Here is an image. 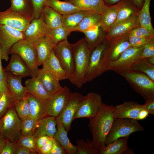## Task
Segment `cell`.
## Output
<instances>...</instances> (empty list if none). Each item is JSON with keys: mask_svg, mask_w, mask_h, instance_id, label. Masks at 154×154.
<instances>
[{"mask_svg": "<svg viewBox=\"0 0 154 154\" xmlns=\"http://www.w3.org/2000/svg\"><path fill=\"white\" fill-rule=\"evenodd\" d=\"M57 124L56 117H44L37 122L33 136L35 138L43 135L53 137L57 131Z\"/></svg>", "mask_w": 154, "mask_h": 154, "instance_id": "cb8c5ba5", "label": "cell"}, {"mask_svg": "<svg viewBox=\"0 0 154 154\" xmlns=\"http://www.w3.org/2000/svg\"><path fill=\"white\" fill-rule=\"evenodd\" d=\"M49 154H67L59 142L54 139L53 146Z\"/></svg>", "mask_w": 154, "mask_h": 154, "instance_id": "816d5d0a", "label": "cell"}, {"mask_svg": "<svg viewBox=\"0 0 154 154\" xmlns=\"http://www.w3.org/2000/svg\"><path fill=\"white\" fill-rule=\"evenodd\" d=\"M129 34L107 40L111 52V61L117 59L124 51L131 46L128 40Z\"/></svg>", "mask_w": 154, "mask_h": 154, "instance_id": "83f0119b", "label": "cell"}, {"mask_svg": "<svg viewBox=\"0 0 154 154\" xmlns=\"http://www.w3.org/2000/svg\"><path fill=\"white\" fill-rule=\"evenodd\" d=\"M31 116L37 122L44 117V104L45 101L27 93Z\"/></svg>", "mask_w": 154, "mask_h": 154, "instance_id": "d590c367", "label": "cell"}, {"mask_svg": "<svg viewBox=\"0 0 154 154\" xmlns=\"http://www.w3.org/2000/svg\"><path fill=\"white\" fill-rule=\"evenodd\" d=\"M74 55V72L69 79L79 88L83 84L84 77L89 62L91 51L88 46L84 38L72 44Z\"/></svg>", "mask_w": 154, "mask_h": 154, "instance_id": "3957f363", "label": "cell"}, {"mask_svg": "<svg viewBox=\"0 0 154 154\" xmlns=\"http://www.w3.org/2000/svg\"><path fill=\"white\" fill-rule=\"evenodd\" d=\"M77 150L76 154H99V149L87 138L85 141L82 139L76 140Z\"/></svg>", "mask_w": 154, "mask_h": 154, "instance_id": "7bdbcfd3", "label": "cell"}, {"mask_svg": "<svg viewBox=\"0 0 154 154\" xmlns=\"http://www.w3.org/2000/svg\"><path fill=\"white\" fill-rule=\"evenodd\" d=\"M24 39V31H21L5 25H0V46L2 59L7 61L9 51L17 41Z\"/></svg>", "mask_w": 154, "mask_h": 154, "instance_id": "8fae6325", "label": "cell"}, {"mask_svg": "<svg viewBox=\"0 0 154 154\" xmlns=\"http://www.w3.org/2000/svg\"><path fill=\"white\" fill-rule=\"evenodd\" d=\"M149 114L148 112L144 109L142 110L139 113L138 118V120H143L146 119L148 116Z\"/></svg>", "mask_w": 154, "mask_h": 154, "instance_id": "680465c9", "label": "cell"}, {"mask_svg": "<svg viewBox=\"0 0 154 154\" xmlns=\"http://www.w3.org/2000/svg\"><path fill=\"white\" fill-rule=\"evenodd\" d=\"M48 28L42 16L34 18L24 31V39L32 42L46 35Z\"/></svg>", "mask_w": 154, "mask_h": 154, "instance_id": "2e32d148", "label": "cell"}, {"mask_svg": "<svg viewBox=\"0 0 154 154\" xmlns=\"http://www.w3.org/2000/svg\"><path fill=\"white\" fill-rule=\"evenodd\" d=\"M151 1L144 0L143 5L139 11L138 19L141 26L154 32L150 12Z\"/></svg>", "mask_w": 154, "mask_h": 154, "instance_id": "74e56055", "label": "cell"}, {"mask_svg": "<svg viewBox=\"0 0 154 154\" xmlns=\"http://www.w3.org/2000/svg\"><path fill=\"white\" fill-rule=\"evenodd\" d=\"M101 96L98 94L89 92L83 96L73 118V120L80 118H87L90 119L97 113L102 103Z\"/></svg>", "mask_w": 154, "mask_h": 154, "instance_id": "ba28073f", "label": "cell"}, {"mask_svg": "<svg viewBox=\"0 0 154 154\" xmlns=\"http://www.w3.org/2000/svg\"><path fill=\"white\" fill-rule=\"evenodd\" d=\"M70 93L69 88L64 86L61 90L51 95L44 103V117L59 116L64 109Z\"/></svg>", "mask_w": 154, "mask_h": 154, "instance_id": "9c48e42d", "label": "cell"}, {"mask_svg": "<svg viewBox=\"0 0 154 154\" xmlns=\"http://www.w3.org/2000/svg\"><path fill=\"white\" fill-rule=\"evenodd\" d=\"M144 130L143 127L137 120L128 118H116L106 137L105 145L119 138L129 136L133 133Z\"/></svg>", "mask_w": 154, "mask_h": 154, "instance_id": "8992f818", "label": "cell"}, {"mask_svg": "<svg viewBox=\"0 0 154 154\" xmlns=\"http://www.w3.org/2000/svg\"><path fill=\"white\" fill-rule=\"evenodd\" d=\"M32 20L22 16L10 7L0 12V25H5L15 29L24 31Z\"/></svg>", "mask_w": 154, "mask_h": 154, "instance_id": "5bb4252c", "label": "cell"}, {"mask_svg": "<svg viewBox=\"0 0 154 154\" xmlns=\"http://www.w3.org/2000/svg\"><path fill=\"white\" fill-rule=\"evenodd\" d=\"M90 12H92L81 10L62 15V26L71 32V30L77 26Z\"/></svg>", "mask_w": 154, "mask_h": 154, "instance_id": "e575fe53", "label": "cell"}, {"mask_svg": "<svg viewBox=\"0 0 154 154\" xmlns=\"http://www.w3.org/2000/svg\"><path fill=\"white\" fill-rule=\"evenodd\" d=\"M121 1L112 5H106L101 13L100 25L105 32L108 33L114 23L121 6Z\"/></svg>", "mask_w": 154, "mask_h": 154, "instance_id": "603a6c76", "label": "cell"}, {"mask_svg": "<svg viewBox=\"0 0 154 154\" xmlns=\"http://www.w3.org/2000/svg\"><path fill=\"white\" fill-rule=\"evenodd\" d=\"M16 54L24 60L29 68L31 77H37L39 70L37 56L33 44L25 39L20 40L11 48L9 54Z\"/></svg>", "mask_w": 154, "mask_h": 154, "instance_id": "52a82bcc", "label": "cell"}, {"mask_svg": "<svg viewBox=\"0 0 154 154\" xmlns=\"http://www.w3.org/2000/svg\"><path fill=\"white\" fill-rule=\"evenodd\" d=\"M42 67L54 74L60 80L69 79L70 75L62 67L54 50L43 62Z\"/></svg>", "mask_w": 154, "mask_h": 154, "instance_id": "d4e9b609", "label": "cell"}, {"mask_svg": "<svg viewBox=\"0 0 154 154\" xmlns=\"http://www.w3.org/2000/svg\"><path fill=\"white\" fill-rule=\"evenodd\" d=\"M31 43L33 44L37 51V64L39 66L42 65L43 62L54 50L56 45L46 35Z\"/></svg>", "mask_w": 154, "mask_h": 154, "instance_id": "ffe728a7", "label": "cell"}, {"mask_svg": "<svg viewBox=\"0 0 154 154\" xmlns=\"http://www.w3.org/2000/svg\"><path fill=\"white\" fill-rule=\"evenodd\" d=\"M54 51L63 68L71 77L74 69L72 44L70 43L67 39L65 40L58 43L55 46Z\"/></svg>", "mask_w": 154, "mask_h": 154, "instance_id": "7c38bea8", "label": "cell"}, {"mask_svg": "<svg viewBox=\"0 0 154 154\" xmlns=\"http://www.w3.org/2000/svg\"><path fill=\"white\" fill-rule=\"evenodd\" d=\"M135 7L140 10L143 4L144 0H131Z\"/></svg>", "mask_w": 154, "mask_h": 154, "instance_id": "91938a15", "label": "cell"}, {"mask_svg": "<svg viewBox=\"0 0 154 154\" xmlns=\"http://www.w3.org/2000/svg\"><path fill=\"white\" fill-rule=\"evenodd\" d=\"M82 10L101 13L106 5L103 0H65Z\"/></svg>", "mask_w": 154, "mask_h": 154, "instance_id": "d6a6232c", "label": "cell"}, {"mask_svg": "<svg viewBox=\"0 0 154 154\" xmlns=\"http://www.w3.org/2000/svg\"><path fill=\"white\" fill-rule=\"evenodd\" d=\"M71 32L63 26L53 29H48L46 35L48 36L56 45L58 43L67 39Z\"/></svg>", "mask_w": 154, "mask_h": 154, "instance_id": "60d3db41", "label": "cell"}, {"mask_svg": "<svg viewBox=\"0 0 154 154\" xmlns=\"http://www.w3.org/2000/svg\"><path fill=\"white\" fill-rule=\"evenodd\" d=\"M114 106L102 103L99 110L90 119L88 127L92 136V144L98 149L105 145L106 137L116 118L112 111Z\"/></svg>", "mask_w": 154, "mask_h": 154, "instance_id": "6da1fadb", "label": "cell"}, {"mask_svg": "<svg viewBox=\"0 0 154 154\" xmlns=\"http://www.w3.org/2000/svg\"><path fill=\"white\" fill-rule=\"evenodd\" d=\"M143 46L139 47L131 46L127 48L117 59L111 62L108 70L113 71L117 73L129 70L132 65L140 58Z\"/></svg>", "mask_w": 154, "mask_h": 154, "instance_id": "30bf717a", "label": "cell"}, {"mask_svg": "<svg viewBox=\"0 0 154 154\" xmlns=\"http://www.w3.org/2000/svg\"><path fill=\"white\" fill-rule=\"evenodd\" d=\"M2 57V50L0 46V70H1L3 68L2 66V63H1V60Z\"/></svg>", "mask_w": 154, "mask_h": 154, "instance_id": "e7e4bbea", "label": "cell"}, {"mask_svg": "<svg viewBox=\"0 0 154 154\" xmlns=\"http://www.w3.org/2000/svg\"><path fill=\"white\" fill-rule=\"evenodd\" d=\"M45 0H31L34 8V18H38L40 17L43 8L45 5Z\"/></svg>", "mask_w": 154, "mask_h": 154, "instance_id": "681fc988", "label": "cell"}, {"mask_svg": "<svg viewBox=\"0 0 154 154\" xmlns=\"http://www.w3.org/2000/svg\"><path fill=\"white\" fill-rule=\"evenodd\" d=\"M50 137L48 135H43L36 138L35 144L38 152V150L46 144Z\"/></svg>", "mask_w": 154, "mask_h": 154, "instance_id": "db71d44e", "label": "cell"}, {"mask_svg": "<svg viewBox=\"0 0 154 154\" xmlns=\"http://www.w3.org/2000/svg\"><path fill=\"white\" fill-rule=\"evenodd\" d=\"M21 122L14 106L9 108L0 119L1 138L5 141L16 142L21 136Z\"/></svg>", "mask_w": 154, "mask_h": 154, "instance_id": "5b68a950", "label": "cell"}, {"mask_svg": "<svg viewBox=\"0 0 154 154\" xmlns=\"http://www.w3.org/2000/svg\"><path fill=\"white\" fill-rule=\"evenodd\" d=\"M37 122L31 117L22 120L21 125V135H33Z\"/></svg>", "mask_w": 154, "mask_h": 154, "instance_id": "f6af8a7d", "label": "cell"}, {"mask_svg": "<svg viewBox=\"0 0 154 154\" xmlns=\"http://www.w3.org/2000/svg\"><path fill=\"white\" fill-rule=\"evenodd\" d=\"M117 73L123 77L132 88L143 97L145 102L154 100V82L147 75L131 70Z\"/></svg>", "mask_w": 154, "mask_h": 154, "instance_id": "277c9868", "label": "cell"}, {"mask_svg": "<svg viewBox=\"0 0 154 154\" xmlns=\"http://www.w3.org/2000/svg\"><path fill=\"white\" fill-rule=\"evenodd\" d=\"M138 16L132 17L112 27L107 33L106 39L109 40L129 34L134 28L140 26Z\"/></svg>", "mask_w": 154, "mask_h": 154, "instance_id": "44dd1931", "label": "cell"}, {"mask_svg": "<svg viewBox=\"0 0 154 154\" xmlns=\"http://www.w3.org/2000/svg\"><path fill=\"white\" fill-rule=\"evenodd\" d=\"M35 139L33 135H21L16 143L17 145L27 149L32 154H38L35 144Z\"/></svg>", "mask_w": 154, "mask_h": 154, "instance_id": "ee69618b", "label": "cell"}, {"mask_svg": "<svg viewBox=\"0 0 154 154\" xmlns=\"http://www.w3.org/2000/svg\"><path fill=\"white\" fill-rule=\"evenodd\" d=\"M10 8L29 19L34 18V10L31 0H10Z\"/></svg>", "mask_w": 154, "mask_h": 154, "instance_id": "1f68e13d", "label": "cell"}, {"mask_svg": "<svg viewBox=\"0 0 154 154\" xmlns=\"http://www.w3.org/2000/svg\"><path fill=\"white\" fill-rule=\"evenodd\" d=\"M57 131L53 136L54 138L62 146L67 154H76L77 146L73 145L68 136L67 131L63 124L57 122Z\"/></svg>", "mask_w": 154, "mask_h": 154, "instance_id": "f1b7e54d", "label": "cell"}, {"mask_svg": "<svg viewBox=\"0 0 154 154\" xmlns=\"http://www.w3.org/2000/svg\"><path fill=\"white\" fill-rule=\"evenodd\" d=\"M106 39L91 51L84 84L91 82L108 70L111 62V52Z\"/></svg>", "mask_w": 154, "mask_h": 154, "instance_id": "7a4b0ae2", "label": "cell"}, {"mask_svg": "<svg viewBox=\"0 0 154 154\" xmlns=\"http://www.w3.org/2000/svg\"><path fill=\"white\" fill-rule=\"evenodd\" d=\"M83 96L78 92H70L62 111L56 117L57 122L62 123L68 131L70 129L74 116Z\"/></svg>", "mask_w": 154, "mask_h": 154, "instance_id": "4fadbf2b", "label": "cell"}, {"mask_svg": "<svg viewBox=\"0 0 154 154\" xmlns=\"http://www.w3.org/2000/svg\"><path fill=\"white\" fill-rule=\"evenodd\" d=\"M129 136L119 138L108 144L104 145L99 149V154H133L127 142Z\"/></svg>", "mask_w": 154, "mask_h": 154, "instance_id": "ac0fdd59", "label": "cell"}, {"mask_svg": "<svg viewBox=\"0 0 154 154\" xmlns=\"http://www.w3.org/2000/svg\"></svg>", "mask_w": 154, "mask_h": 154, "instance_id": "03108f58", "label": "cell"}, {"mask_svg": "<svg viewBox=\"0 0 154 154\" xmlns=\"http://www.w3.org/2000/svg\"><path fill=\"white\" fill-rule=\"evenodd\" d=\"M54 139L50 137L46 144L38 151V154H49L51 150Z\"/></svg>", "mask_w": 154, "mask_h": 154, "instance_id": "f5cc1de1", "label": "cell"}, {"mask_svg": "<svg viewBox=\"0 0 154 154\" xmlns=\"http://www.w3.org/2000/svg\"><path fill=\"white\" fill-rule=\"evenodd\" d=\"M123 0H103L105 4L107 5L111 6L115 5Z\"/></svg>", "mask_w": 154, "mask_h": 154, "instance_id": "94428289", "label": "cell"}, {"mask_svg": "<svg viewBox=\"0 0 154 154\" xmlns=\"http://www.w3.org/2000/svg\"><path fill=\"white\" fill-rule=\"evenodd\" d=\"M5 72L7 87L15 101L24 98L27 93L22 84L23 77L15 75L10 72Z\"/></svg>", "mask_w": 154, "mask_h": 154, "instance_id": "d6986e66", "label": "cell"}, {"mask_svg": "<svg viewBox=\"0 0 154 154\" xmlns=\"http://www.w3.org/2000/svg\"><path fill=\"white\" fill-rule=\"evenodd\" d=\"M143 106L144 109L149 114L154 115V100L145 102V104Z\"/></svg>", "mask_w": 154, "mask_h": 154, "instance_id": "9f6ffc18", "label": "cell"}, {"mask_svg": "<svg viewBox=\"0 0 154 154\" xmlns=\"http://www.w3.org/2000/svg\"><path fill=\"white\" fill-rule=\"evenodd\" d=\"M7 88L5 72L3 68L0 70V94Z\"/></svg>", "mask_w": 154, "mask_h": 154, "instance_id": "11a10c76", "label": "cell"}, {"mask_svg": "<svg viewBox=\"0 0 154 154\" xmlns=\"http://www.w3.org/2000/svg\"><path fill=\"white\" fill-rule=\"evenodd\" d=\"M32 154L27 149L22 146L18 145L17 144L15 154Z\"/></svg>", "mask_w": 154, "mask_h": 154, "instance_id": "6f0895ef", "label": "cell"}, {"mask_svg": "<svg viewBox=\"0 0 154 154\" xmlns=\"http://www.w3.org/2000/svg\"><path fill=\"white\" fill-rule=\"evenodd\" d=\"M25 84L27 93L36 98L45 101L51 96L37 77L28 79Z\"/></svg>", "mask_w": 154, "mask_h": 154, "instance_id": "4316f807", "label": "cell"}, {"mask_svg": "<svg viewBox=\"0 0 154 154\" xmlns=\"http://www.w3.org/2000/svg\"><path fill=\"white\" fill-rule=\"evenodd\" d=\"M139 11L131 0H123L116 19L112 27L121 22L139 16Z\"/></svg>", "mask_w": 154, "mask_h": 154, "instance_id": "f546056e", "label": "cell"}, {"mask_svg": "<svg viewBox=\"0 0 154 154\" xmlns=\"http://www.w3.org/2000/svg\"><path fill=\"white\" fill-rule=\"evenodd\" d=\"M101 15L98 13L90 12L76 27L71 30L73 31H79L83 33L90 27L100 24Z\"/></svg>", "mask_w": 154, "mask_h": 154, "instance_id": "8d00e7d4", "label": "cell"}, {"mask_svg": "<svg viewBox=\"0 0 154 154\" xmlns=\"http://www.w3.org/2000/svg\"><path fill=\"white\" fill-rule=\"evenodd\" d=\"M129 34L141 38H148L154 37V32L151 31L140 26L134 28L131 31Z\"/></svg>", "mask_w": 154, "mask_h": 154, "instance_id": "bcb514c9", "label": "cell"}, {"mask_svg": "<svg viewBox=\"0 0 154 154\" xmlns=\"http://www.w3.org/2000/svg\"><path fill=\"white\" fill-rule=\"evenodd\" d=\"M4 69L5 71L10 72L15 75L23 78L31 77L29 68L22 58L16 54H12L8 64Z\"/></svg>", "mask_w": 154, "mask_h": 154, "instance_id": "484cf974", "label": "cell"}, {"mask_svg": "<svg viewBox=\"0 0 154 154\" xmlns=\"http://www.w3.org/2000/svg\"><path fill=\"white\" fill-rule=\"evenodd\" d=\"M5 143V141L2 139L0 136V154Z\"/></svg>", "mask_w": 154, "mask_h": 154, "instance_id": "6125c7cd", "label": "cell"}, {"mask_svg": "<svg viewBox=\"0 0 154 154\" xmlns=\"http://www.w3.org/2000/svg\"><path fill=\"white\" fill-rule=\"evenodd\" d=\"M41 15L48 29L62 26V15L46 5L43 8Z\"/></svg>", "mask_w": 154, "mask_h": 154, "instance_id": "4dcf8cb0", "label": "cell"}, {"mask_svg": "<svg viewBox=\"0 0 154 154\" xmlns=\"http://www.w3.org/2000/svg\"><path fill=\"white\" fill-rule=\"evenodd\" d=\"M154 37L143 38L137 37L129 34L128 40L131 46L139 47L143 46Z\"/></svg>", "mask_w": 154, "mask_h": 154, "instance_id": "7dc6e473", "label": "cell"}, {"mask_svg": "<svg viewBox=\"0 0 154 154\" xmlns=\"http://www.w3.org/2000/svg\"><path fill=\"white\" fill-rule=\"evenodd\" d=\"M144 109L143 105L133 102H125L114 106L113 114L116 118H130L138 120L141 111Z\"/></svg>", "mask_w": 154, "mask_h": 154, "instance_id": "9a60e30c", "label": "cell"}, {"mask_svg": "<svg viewBox=\"0 0 154 154\" xmlns=\"http://www.w3.org/2000/svg\"><path fill=\"white\" fill-rule=\"evenodd\" d=\"M14 107L19 117L22 120L31 117L27 94L23 98L16 101Z\"/></svg>", "mask_w": 154, "mask_h": 154, "instance_id": "b9f144b4", "label": "cell"}, {"mask_svg": "<svg viewBox=\"0 0 154 154\" xmlns=\"http://www.w3.org/2000/svg\"><path fill=\"white\" fill-rule=\"evenodd\" d=\"M147 59L150 63L154 65V56L148 57Z\"/></svg>", "mask_w": 154, "mask_h": 154, "instance_id": "be15d7a7", "label": "cell"}, {"mask_svg": "<svg viewBox=\"0 0 154 154\" xmlns=\"http://www.w3.org/2000/svg\"><path fill=\"white\" fill-rule=\"evenodd\" d=\"M129 70L143 73L154 82V65L150 63L147 58L138 60L132 65Z\"/></svg>", "mask_w": 154, "mask_h": 154, "instance_id": "f35d334b", "label": "cell"}, {"mask_svg": "<svg viewBox=\"0 0 154 154\" xmlns=\"http://www.w3.org/2000/svg\"><path fill=\"white\" fill-rule=\"evenodd\" d=\"M37 77L51 95L60 91L63 88L56 77L43 67L39 69Z\"/></svg>", "mask_w": 154, "mask_h": 154, "instance_id": "e0dca14e", "label": "cell"}, {"mask_svg": "<svg viewBox=\"0 0 154 154\" xmlns=\"http://www.w3.org/2000/svg\"><path fill=\"white\" fill-rule=\"evenodd\" d=\"M45 5L62 15L82 10L69 2L59 0H46Z\"/></svg>", "mask_w": 154, "mask_h": 154, "instance_id": "836d02e7", "label": "cell"}, {"mask_svg": "<svg viewBox=\"0 0 154 154\" xmlns=\"http://www.w3.org/2000/svg\"><path fill=\"white\" fill-rule=\"evenodd\" d=\"M15 102L7 87L0 94V119L9 108L14 106Z\"/></svg>", "mask_w": 154, "mask_h": 154, "instance_id": "ab89813d", "label": "cell"}, {"mask_svg": "<svg viewBox=\"0 0 154 154\" xmlns=\"http://www.w3.org/2000/svg\"><path fill=\"white\" fill-rule=\"evenodd\" d=\"M17 147L16 142L5 141V145L0 154H15Z\"/></svg>", "mask_w": 154, "mask_h": 154, "instance_id": "f907efd6", "label": "cell"}, {"mask_svg": "<svg viewBox=\"0 0 154 154\" xmlns=\"http://www.w3.org/2000/svg\"><path fill=\"white\" fill-rule=\"evenodd\" d=\"M107 33L100 24L92 26L83 32L86 43L91 51L106 39Z\"/></svg>", "mask_w": 154, "mask_h": 154, "instance_id": "7402d4cb", "label": "cell"}, {"mask_svg": "<svg viewBox=\"0 0 154 154\" xmlns=\"http://www.w3.org/2000/svg\"><path fill=\"white\" fill-rule=\"evenodd\" d=\"M154 56V38L145 44L141 52L140 58H147Z\"/></svg>", "mask_w": 154, "mask_h": 154, "instance_id": "c3c4849f", "label": "cell"}]
</instances>
